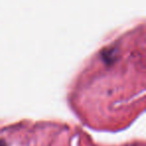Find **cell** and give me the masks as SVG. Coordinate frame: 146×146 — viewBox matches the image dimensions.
Wrapping results in <instances>:
<instances>
[{
    "label": "cell",
    "mask_w": 146,
    "mask_h": 146,
    "mask_svg": "<svg viewBox=\"0 0 146 146\" xmlns=\"http://www.w3.org/2000/svg\"><path fill=\"white\" fill-rule=\"evenodd\" d=\"M0 146H7L6 142L4 140H0Z\"/></svg>",
    "instance_id": "cell-1"
}]
</instances>
